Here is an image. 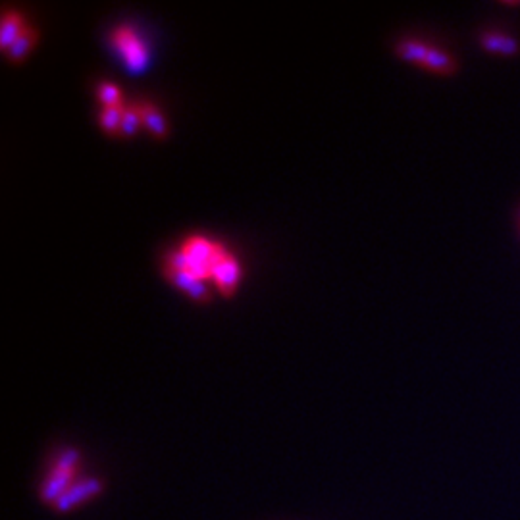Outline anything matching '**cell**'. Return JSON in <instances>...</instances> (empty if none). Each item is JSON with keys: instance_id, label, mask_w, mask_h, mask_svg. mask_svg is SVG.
Returning <instances> with one entry per match:
<instances>
[{"instance_id": "cell-1", "label": "cell", "mask_w": 520, "mask_h": 520, "mask_svg": "<svg viewBox=\"0 0 520 520\" xmlns=\"http://www.w3.org/2000/svg\"><path fill=\"white\" fill-rule=\"evenodd\" d=\"M94 492L97 486L80 472V455L74 449H67L54 460L40 487V494L47 503L58 511L80 505L81 501L91 497Z\"/></svg>"}, {"instance_id": "cell-2", "label": "cell", "mask_w": 520, "mask_h": 520, "mask_svg": "<svg viewBox=\"0 0 520 520\" xmlns=\"http://www.w3.org/2000/svg\"><path fill=\"white\" fill-rule=\"evenodd\" d=\"M181 251L187 256V272L195 278H210L218 260L226 254V249L220 243L210 241L202 235H189L181 243Z\"/></svg>"}, {"instance_id": "cell-3", "label": "cell", "mask_w": 520, "mask_h": 520, "mask_svg": "<svg viewBox=\"0 0 520 520\" xmlns=\"http://www.w3.org/2000/svg\"><path fill=\"white\" fill-rule=\"evenodd\" d=\"M397 54H401L405 60L416 62L421 66L432 70L435 74L451 75L457 70V60L453 58V54H449L447 50H441L438 47H430L426 43L416 39H405L397 43L395 47Z\"/></svg>"}, {"instance_id": "cell-4", "label": "cell", "mask_w": 520, "mask_h": 520, "mask_svg": "<svg viewBox=\"0 0 520 520\" xmlns=\"http://www.w3.org/2000/svg\"><path fill=\"white\" fill-rule=\"evenodd\" d=\"M110 40L114 43V47L118 48L121 56L126 58V64L129 70H139L145 64L147 53L143 43L137 39V35L127 23H118L110 29Z\"/></svg>"}, {"instance_id": "cell-5", "label": "cell", "mask_w": 520, "mask_h": 520, "mask_svg": "<svg viewBox=\"0 0 520 520\" xmlns=\"http://www.w3.org/2000/svg\"><path fill=\"white\" fill-rule=\"evenodd\" d=\"M162 273H164V278H166L168 281H172L173 286L185 289L187 293L191 295L193 299H208V289L205 287L202 280L195 278V276H191V273L185 272V270H178V268L162 264Z\"/></svg>"}, {"instance_id": "cell-6", "label": "cell", "mask_w": 520, "mask_h": 520, "mask_svg": "<svg viewBox=\"0 0 520 520\" xmlns=\"http://www.w3.org/2000/svg\"><path fill=\"white\" fill-rule=\"evenodd\" d=\"M237 276H239V264H237V260L235 256H232L229 253H226L218 260V264L214 266L212 270V278L214 283L218 286L224 295H229L232 293V289H234L235 281H237Z\"/></svg>"}, {"instance_id": "cell-7", "label": "cell", "mask_w": 520, "mask_h": 520, "mask_svg": "<svg viewBox=\"0 0 520 520\" xmlns=\"http://www.w3.org/2000/svg\"><path fill=\"white\" fill-rule=\"evenodd\" d=\"M482 48L487 53L503 54V56H513L520 50L519 40L505 33H484L482 35Z\"/></svg>"}, {"instance_id": "cell-8", "label": "cell", "mask_w": 520, "mask_h": 520, "mask_svg": "<svg viewBox=\"0 0 520 520\" xmlns=\"http://www.w3.org/2000/svg\"><path fill=\"white\" fill-rule=\"evenodd\" d=\"M21 27H23L21 13L16 8L4 6V10H2V21H0V45L6 47Z\"/></svg>"}, {"instance_id": "cell-9", "label": "cell", "mask_w": 520, "mask_h": 520, "mask_svg": "<svg viewBox=\"0 0 520 520\" xmlns=\"http://www.w3.org/2000/svg\"><path fill=\"white\" fill-rule=\"evenodd\" d=\"M33 37L35 27L29 26V23H23V27L16 33V37L4 47V54H6L8 60H18L21 54L26 53V48L29 47V43L33 40Z\"/></svg>"}, {"instance_id": "cell-10", "label": "cell", "mask_w": 520, "mask_h": 520, "mask_svg": "<svg viewBox=\"0 0 520 520\" xmlns=\"http://www.w3.org/2000/svg\"><path fill=\"white\" fill-rule=\"evenodd\" d=\"M135 100V107L139 110V116L141 120L147 124V127L153 131L156 137H162V135L166 134V127H164V120H162L158 112L154 110V107L145 99H134Z\"/></svg>"}, {"instance_id": "cell-11", "label": "cell", "mask_w": 520, "mask_h": 520, "mask_svg": "<svg viewBox=\"0 0 520 520\" xmlns=\"http://www.w3.org/2000/svg\"><path fill=\"white\" fill-rule=\"evenodd\" d=\"M124 104V102H121ZM121 104H102L99 110V124L108 134L120 131V112Z\"/></svg>"}, {"instance_id": "cell-12", "label": "cell", "mask_w": 520, "mask_h": 520, "mask_svg": "<svg viewBox=\"0 0 520 520\" xmlns=\"http://www.w3.org/2000/svg\"><path fill=\"white\" fill-rule=\"evenodd\" d=\"M141 116L139 110L135 107V100L131 102H124L121 104V112H120V131L118 134L121 135H129L134 134V129L139 124Z\"/></svg>"}, {"instance_id": "cell-13", "label": "cell", "mask_w": 520, "mask_h": 520, "mask_svg": "<svg viewBox=\"0 0 520 520\" xmlns=\"http://www.w3.org/2000/svg\"><path fill=\"white\" fill-rule=\"evenodd\" d=\"M97 94L102 100V104H121L118 87L108 83V81H100L99 85H97Z\"/></svg>"}]
</instances>
